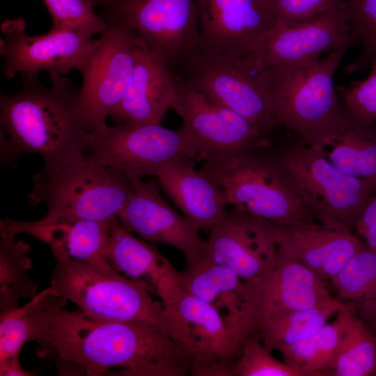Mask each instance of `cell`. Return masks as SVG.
<instances>
[{"label": "cell", "mask_w": 376, "mask_h": 376, "mask_svg": "<svg viewBox=\"0 0 376 376\" xmlns=\"http://www.w3.org/2000/svg\"><path fill=\"white\" fill-rule=\"evenodd\" d=\"M67 299L51 292L47 299L48 325L42 343L60 360L78 365L88 375L122 368L125 375H191L189 357L164 331L150 324L100 320L79 309L66 310Z\"/></svg>", "instance_id": "cell-1"}, {"label": "cell", "mask_w": 376, "mask_h": 376, "mask_svg": "<svg viewBox=\"0 0 376 376\" xmlns=\"http://www.w3.org/2000/svg\"><path fill=\"white\" fill-rule=\"evenodd\" d=\"M51 86L38 75H24L23 88L1 94V155H40L49 165L87 152L89 126L82 113L79 91L70 80L49 73Z\"/></svg>", "instance_id": "cell-2"}, {"label": "cell", "mask_w": 376, "mask_h": 376, "mask_svg": "<svg viewBox=\"0 0 376 376\" xmlns=\"http://www.w3.org/2000/svg\"><path fill=\"white\" fill-rule=\"evenodd\" d=\"M131 191V180L123 171L80 152L45 165L34 177L28 201L47 205L45 221H104L118 217Z\"/></svg>", "instance_id": "cell-3"}, {"label": "cell", "mask_w": 376, "mask_h": 376, "mask_svg": "<svg viewBox=\"0 0 376 376\" xmlns=\"http://www.w3.org/2000/svg\"><path fill=\"white\" fill-rule=\"evenodd\" d=\"M269 148L267 152L283 181L321 224L350 231L355 229L376 191V180L339 171L318 145L299 141L275 151Z\"/></svg>", "instance_id": "cell-4"}, {"label": "cell", "mask_w": 376, "mask_h": 376, "mask_svg": "<svg viewBox=\"0 0 376 376\" xmlns=\"http://www.w3.org/2000/svg\"><path fill=\"white\" fill-rule=\"evenodd\" d=\"M56 259L49 287L55 295L76 304L93 318L152 325L174 340V330L162 301H155L146 287L104 267L74 260L51 249Z\"/></svg>", "instance_id": "cell-5"}, {"label": "cell", "mask_w": 376, "mask_h": 376, "mask_svg": "<svg viewBox=\"0 0 376 376\" xmlns=\"http://www.w3.org/2000/svg\"><path fill=\"white\" fill-rule=\"evenodd\" d=\"M168 67L176 79L240 114L266 138L270 139L280 126L268 77L248 57L205 53L196 48Z\"/></svg>", "instance_id": "cell-6"}, {"label": "cell", "mask_w": 376, "mask_h": 376, "mask_svg": "<svg viewBox=\"0 0 376 376\" xmlns=\"http://www.w3.org/2000/svg\"><path fill=\"white\" fill-rule=\"evenodd\" d=\"M108 26L127 31L169 66L198 47L196 0H91Z\"/></svg>", "instance_id": "cell-7"}, {"label": "cell", "mask_w": 376, "mask_h": 376, "mask_svg": "<svg viewBox=\"0 0 376 376\" xmlns=\"http://www.w3.org/2000/svg\"><path fill=\"white\" fill-rule=\"evenodd\" d=\"M346 50H331L309 65L272 77L279 125L304 143L318 144L341 116L334 77Z\"/></svg>", "instance_id": "cell-8"}, {"label": "cell", "mask_w": 376, "mask_h": 376, "mask_svg": "<svg viewBox=\"0 0 376 376\" xmlns=\"http://www.w3.org/2000/svg\"><path fill=\"white\" fill-rule=\"evenodd\" d=\"M87 145L89 157L120 169L129 178L155 175L170 162L198 155L196 143L183 125L171 130L161 124L117 123L90 132Z\"/></svg>", "instance_id": "cell-9"}, {"label": "cell", "mask_w": 376, "mask_h": 376, "mask_svg": "<svg viewBox=\"0 0 376 376\" xmlns=\"http://www.w3.org/2000/svg\"><path fill=\"white\" fill-rule=\"evenodd\" d=\"M245 155L231 165L201 170L224 190L228 204L281 226L315 222L314 216L290 190L267 149Z\"/></svg>", "instance_id": "cell-10"}, {"label": "cell", "mask_w": 376, "mask_h": 376, "mask_svg": "<svg viewBox=\"0 0 376 376\" xmlns=\"http://www.w3.org/2000/svg\"><path fill=\"white\" fill-rule=\"evenodd\" d=\"M173 78L176 93L172 108L193 136L203 165L223 169L245 155L271 147V139L246 118Z\"/></svg>", "instance_id": "cell-11"}, {"label": "cell", "mask_w": 376, "mask_h": 376, "mask_svg": "<svg viewBox=\"0 0 376 376\" xmlns=\"http://www.w3.org/2000/svg\"><path fill=\"white\" fill-rule=\"evenodd\" d=\"M22 18L6 19L1 25L0 54L2 75L7 79L17 73L38 75L40 71L64 76L72 70L81 74L100 43L99 38L82 31H49L39 36L26 31Z\"/></svg>", "instance_id": "cell-12"}, {"label": "cell", "mask_w": 376, "mask_h": 376, "mask_svg": "<svg viewBox=\"0 0 376 376\" xmlns=\"http://www.w3.org/2000/svg\"><path fill=\"white\" fill-rule=\"evenodd\" d=\"M346 3L295 24H276L249 57L276 76L309 65L325 52L347 49L354 42Z\"/></svg>", "instance_id": "cell-13"}, {"label": "cell", "mask_w": 376, "mask_h": 376, "mask_svg": "<svg viewBox=\"0 0 376 376\" xmlns=\"http://www.w3.org/2000/svg\"><path fill=\"white\" fill-rule=\"evenodd\" d=\"M279 238L278 224L233 207L226 210L209 230L201 256L251 282L268 274L276 265Z\"/></svg>", "instance_id": "cell-14"}, {"label": "cell", "mask_w": 376, "mask_h": 376, "mask_svg": "<svg viewBox=\"0 0 376 376\" xmlns=\"http://www.w3.org/2000/svg\"><path fill=\"white\" fill-rule=\"evenodd\" d=\"M174 338L189 359L191 375L229 376L246 340L210 304L183 292L170 318Z\"/></svg>", "instance_id": "cell-15"}, {"label": "cell", "mask_w": 376, "mask_h": 376, "mask_svg": "<svg viewBox=\"0 0 376 376\" xmlns=\"http://www.w3.org/2000/svg\"><path fill=\"white\" fill-rule=\"evenodd\" d=\"M81 73L79 102L91 132L107 126L106 120L121 102L134 67V39L121 28L108 26Z\"/></svg>", "instance_id": "cell-16"}, {"label": "cell", "mask_w": 376, "mask_h": 376, "mask_svg": "<svg viewBox=\"0 0 376 376\" xmlns=\"http://www.w3.org/2000/svg\"><path fill=\"white\" fill-rule=\"evenodd\" d=\"M201 51L244 58L276 25L270 0H196Z\"/></svg>", "instance_id": "cell-17"}, {"label": "cell", "mask_w": 376, "mask_h": 376, "mask_svg": "<svg viewBox=\"0 0 376 376\" xmlns=\"http://www.w3.org/2000/svg\"><path fill=\"white\" fill-rule=\"evenodd\" d=\"M132 191L118 218L130 232L150 242L179 250L186 260L202 255L203 240L199 230L164 198L154 181L130 178Z\"/></svg>", "instance_id": "cell-18"}, {"label": "cell", "mask_w": 376, "mask_h": 376, "mask_svg": "<svg viewBox=\"0 0 376 376\" xmlns=\"http://www.w3.org/2000/svg\"><path fill=\"white\" fill-rule=\"evenodd\" d=\"M327 282L320 276L281 252L267 275L245 282L249 334L263 316L309 308L331 297Z\"/></svg>", "instance_id": "cell-19"}, {"label": "cell", "mask_w": 376, "mask_h": 376, "mask_svg": "<svg viewBox=\"0 0 376 376\" xmlns=\"http://www.w3.org/2000/svg\"><path fill=\"white\" fill-rule=\"evenodd\" d=\"M107 261L116 271L159 296L170 319L183 294L178 270L154 244L127 230L118 217L110 221Z\"/></svg>", "instance_id": "cell-20"}, {"label": "cell", "mask_w": 376, "mask_h": 376, "mask_svg": "<svg viewBox=\"0 0 376 376\" xmlns=\"http://www.w3.org/2000/svg\"><path fill=\"white\" fill-rule=\"evenodd\" d=\"M279 226V251L327 281L364 245L352 231L315 222Z\"/></svg>", "instance_id": "cell-21"}, {"label": "cell", "mask_w": 376, "mask_h": 376, "mask_svg": "<svg viewBox=\"0 0 376 376\" xmlns=\"http://www.w3.org/2000/svg\"><path fill=\"white\" fill-rule=\"evenodd\" d=\"M175 93L174 78L167 64L135 40L131 83L109 116L116 123L160 124L172 108Z\"/></svg>", "instance_id": "cell-22"}, {"label": "cell", "mask_w": 376, "mask_h": 376, "mask_svg": "<svg viewBox=\"0 0 376 376\" xmlns=\"http://www.w3.org/2000/svg\"><path fill=\"white\" fill-rule=\"evenodd\" d=\"M193 159L169 162L155 174L158 185L199 231L209 232L224 216L227 198L224 189L201 170Z\"/></svg>", "instance_id": "cell-23"}, {"label": "cell", "mask_w": 376, "mask_h": 376, "mask_svg": "<svg viewBox=\"0 0 376 376\" xmlns=\"http://www.w3.org/2000/svg\"><path fill=\"white\" fill-rule=\"evenodd\" d=\"M186 262V267L178 271L183 292L212 306L228 328L246 339L249 335L245 281L230 269L202 256Z\"/></svg>", "instance_id": "cell-24"}, {"label": "cell", "mask_w": 376, "mask_h": 376, "mask_svg": "<svg viewBox=\"0 0 376 376\" xmlns=\"http://www.w3.org/2000/svg\"><path fill=\"white\" fill-rule=\"evenodd\" d=\"M110 221L6 219L0 222V234H27L45 242L51 249L64 251L74 260L111 267L107 261Z\"/></svg>", "instance_id": "cell-25"}, {"label": "cell", "mask_w": 376, "mask_h": 376, "mask_svg": "<svg viewBox=\"0 0 376 376\" xmlns=\"http://www.w3.org/2000/svg\"><path fill=\"white\" fill-rule=\"evenodd\" d=\"M315 145L343 173L376 180V122L358 118L343 106L335 127Z\"/></svg>", "instance_id": "cell-26"}, {"label": "cell", "mask_w": 376, "mask_h": 376, "mask_svg": "<svg viewBox=\"0 0 376 376\" xmlns=\"http://www.w3.org/2000/svg\"><path fill=\"white\" fill-rule=\"evenodd\" d=\"M349 305L332 297L309 308L269 314L254 323L250 336L258 338L271 351H279L313 335Z\"/></svg>", "instance_id": "cell-27"}, {"label": "cell", "mask_w": 376, "mask_h": 376, "mask_svg": "<svg viewBox=\"0 0 376 376\" xmlns=\"http://www.w3.org/2000/svg\"><path fill=\"white\" fill-rule=\"evenodd\" d=\"M340 338L334 376L376 375V341L353 302L337 313Z\"/></svg>", "instance_id": "cell-28"}, {"label": "cell", "mask_w": 376, "mask_h": 376, "mask_svg": "<svg viewBox=\"0 0 376 376\" xmlns=\"http://www.w3.org/2000/svg\"><path fill=\"white\" fill-rule=\"evenodd\" d=\"M50 287L23 306H18L0 318V361L17 356L24 345L45 339L48 325L47 299Z\"/></svg>", "instance_id": "cell-29"}, {"label": "cell", "mask_w": 376, "mask_h": 376, "mask_svg": "<svg viewBox=\"0 0 376 376\" xmlns=\"http://www.w3.org/2000/svg\"><path fill=\"white\" fill-rule=\"evenodd\" d=\"M0 315L18 307V300L33 298L37 285L29 276L30 246L15 236L0 234Z\"/></svg>", "instance_id": "cell-30"}, {"label": "cell", "mask_w": 376, "mask_h": 376, "mask_svg": "<svg viewBox=\"0 0 376 376\" xmlns=\"http://www.w3.org/2000/svg\"><path fill=\"white\" fill-rule=\"evenodd\" d=\"M340 338V324L335 319L313 335L279 350L285 362L301 376L331 375Z\"/></svg>", "instance_id": "cell-31"}, {"label": "cell", "mask_w": 376, "mask_h": 376, "mask_svg": "<svg viewBox=\"0 0 376 376\" xmlns=\"http://www.w3.org/2000/svg\"><path fill=\"white\" fill-rule=\"evenodd\" d=\"M330 283L343 299L376 300V252L364 244Z\"/></svg>", "instance_id": "cell-32"}, {"label": "cell", "mask_w": 376, "mask_h": 376, "mask_svg": "<svg viewBox=\"0 0 376 376\" xmlns=\"http://www.w3.org/2000/svg\"><path fill=\"white\" fill-rule=\"evenodd\" d=\"M52 17L51 31L75 30L102 34L107 28L91 0H43Z\"/></svg>", "instance_id": "cell-33"}, {"label": "cell", "mask_w": 376, "mask_h": 376, "mask_svg": "<svg viewBox=\"0 0 376 376\" xmlns=\"http://www.w3.org/2000/svg\"><path fill=\"white\" fill-rule=\"evenodd\" d=\"M229 376H301L286 362L277 360L261 340L249 336L237 359L229 368Z\"/></svg>", "instance_id": "cell-34"}, {"label": "cell", "mask_w": 376, "mask_h": 376, "mask_svg": "<svg viewBox=\"0 0 376 376\" xmlns=\"http://www.w3.org/2000/svg\"><path fill=\"white\" fill-rule=\"evenodd\" d=\"M345 3L351 27L363 45L361 58L350 68L355 70L376 59V0H346Z\"/></svg>", "instance_id": "cell-35"}, {"label": "cell", "mask_w": 376, "mask_h": 376, "mask_svg": "<svg viewBox=\"0 0 376 376\" xmlns=\"http://www.w3.org/2000/svg\"><path fill=\"white\" fill-rule=\"evenodd\" d=\"M276 24H295L308 21L346 0H270Z\"/></svg>", "instance_id": "cell-36"}, {"label": "cell", "mask_w": 376, "mask_h": 376, "mask_svg": "<svg viewBox=\"0 0 376 376\" xmlns=\"http://www.w3.org/2000/svg\"><path fill=\"white\" fill-rule=\"evenodd\" d=\"M345 109L367 122H376V59L369 76L350 88L343 97Z\"/></svg>", "instance_id": "cell-37"}, {"label": "cell", "mask_w": 376, "mask_h": 376, "mask_svg": "<svg viewBox=\"0 0 376 376\" xmlns=\"http://www.w3.org/2000/svg\"><path fill=\"white\" fill-rule=\"evenodd\" d=\"M355 230L363 240V244L376 252V191L361 213Z\"/></svg>", "instance_id": "cell-38"}, {"label": "cell", "mask_w": 376, "mask_h": 376, "mask_svg": "<svg viewBox=\"0 0 376 376\" xmlns=\"http://www.w3.org/2000/svg\"><path fill=\"white\" fill-rule=\"evenodd\" d=\"M355 310L374 334L376 341V300L352 301Z\"/></svg>", "instance_id": "cell-39"}, {"label": "cell", "mask_w": 376, "mask_h": 376, "mask_svg": "<svg viewBox=\"0 0 376 376\" xmlns=\"http://www.w3.org/2000/svg\"><path fill=\"white\" fill-rule=\"evenodd\" d=\"M33 375L32 373L22 368L19 355L0 361L1 376H31Z\"/></svg>", "instance_id": "cell-40"}]
</instances>
